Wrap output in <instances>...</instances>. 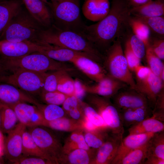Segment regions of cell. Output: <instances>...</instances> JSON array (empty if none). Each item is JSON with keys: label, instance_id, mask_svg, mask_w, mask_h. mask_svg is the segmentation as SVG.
Masks as SVG:
<instances>
[{"label": "cell", "instance_id": "1", "mask_svg": "<svg viewBox=\"0 0 164 164\" xmlns=\"http://www.w3.org/2000/svg\"><path fill=\"white\" fill-rule=\"evenodd\" d=\"M132 7L128 0H112L107 15L96 23L85 25L81 34L103 54L115 41L130 33Z\"/></svg>", "mask_w": 164, "mask_h": 164}, {"label": "cell", "instance_id": "2", "mask_svg": "<svg viewBox=\"0 0 164 164\" xmlns=\"http://www.w3.org/2000/svg\"><path fill=\"white\" fill-rule=\"evenodd\" d=\"M38 40L72 50L86 53L102 64L104 56L81 34L61 29L52 24L39 32Z\"/></svg>", "mask_w": 164, "mask_h": 164}, {"label": "cell", "instance_id": "3", "mask_svg": "<svg viewBox=\"0 0 164 164\" xmlns=\"http://www.w3.org/2000/svg\"><path fill=\"white\" fill-rule=\"evenodd\" d=\"M42 26L22 8L13 17L1 36L0 40L20 42L37 39Z\"/></svg>", "mask_w": 164, "mask_h": 164}, {"label": "cell", "instance_id": "4", "mask_svg": "<svg viewBox=\"0 0 164 164\" xmlns=\"http://www.w3.org/2000/svg\"><path fill=\"white\" fill-rule=\"evenodd\" d=\"M5 70H23L40 73L64 69L70 70L64 63L56 61L39 52L14 58L2 57L0 60Z\"/></svg>", "mask_w": 164, "mask_h": 164}, {"label": "cell", "instance_id": "5", "mask_svg": "<svg viewBox=\"0 0 164 164\" xmlns=\"http://www.w3.org/2000/svg\"><path fill=\"white\" fill-rule=\"evenodd\" d=\"M121 40L115 41L104 53L103 66L107 75L135 89L136 82L125 56Z\"/></svg>", "mask_w": 164, "mask_h": 164}, {"label": "cell", "instance_id": "6", "mask_svg": "<svg viewBox=\"0 0 164 164\" xmlns=\"http://www.w3.org/2000/svg\"><path fill=\"white\" fill-rule=\"evenodd\" d=\"M80 0H60L53 4L50 3L53 24L61 29L81 34L85 25L81 17Z\"/></svg>", "mask_w": 164, "mask_h": 164}, {"label": "cell", "instance_id": "7", "mask_svg": "<svg viewBox=\"0 0 164 164\" xmlns=\"http://www.w3.org/2000/svg\"><path fill=\"white\" fill-rule=\"evenodd\" d=\"M89 94L87 97V103L101 117L111 133L123 135L124 127L119 111L110 98Z\"/></svg>", "mask_w": 164, "mask_h": 164}, {"label": "cell", "instance_id": "8", "mask_svg": "<svg viewBox=\"0 0 164 164\" xmlns=\"http://www.w3.org/2000/svg\"><path fill=\"white\" fill-rule=\"evenodd\" d=\"M9 75H0V81L12 85L32 94L41 93L46 73L23 70L12 71Z\"/></svg>", "mask_w": 164, "mask_h": 164}, {"label": "cell", "instance_id": "9", "mask_svg": "<svg viewBox=\"0 0 164 164\" xmlns=\"http://www.w3.org/2000/svg\"><path fill=\"white\" fill-rule=\"evenodd\" d=\"M29 128L28 131L38 147L53 164H59L63 149L60 141L42 126Z\"/></svg>", "mask_w": 164, "mask_h": 164}, {"label": "cell", "instance_id": "10", "mask_svg": "<svg viewBox=\"0 0 164 164\" xmlns=\"http://www.w3.org/2000/svg\"><path fill=\"white\" fill-rule=\"evenodd\" d=\"M125 88L119 90L111 98L118 111L144 107L152 108L148 100L143 94L135 89L129 87V89L126 90Z\"/></svg>", "mask_w": 164, "mask_h": 164}, {"label": "cell", "instance_id": "11", "mask_svg": "<svg viewBox=\"0 0 164 164\" xmlns=\"http://www.w3.org/2000/svg\"><path fill=\"white\" fill-rule=\"evenodd\" d=\"M26 126L19 122L8 133L4 144V152L6 158L12 163L22 155V136Z\"/></svg>", "mask_w": 164, "mask_h": 164}, {"label": "cell", "instance_id": "12", "mask_svg": "<svg viewBox=\"0 0 164 164\" xmlns=\"http://www.w3.org/2000/svg\"><path fill=\"white\" fill-rule=\"evenodd\" d=\"M6 104L13 110L19 122L26 127L41 125L44 120L41 111L35 105L23 102Z\"/></svg>", "mask_w": 164, "mask_h": 164}, {"label": "cell", "instance_id": "13", "mask_svg": "<svg viewBox=\"0 0 164 164\" xmlns=\"http://www.w3.org/2000/svg\"><path fill=\"white\" fill-rule=\"evenodd\" d=\"M35 41L38 45V52L57 61L63 63H71L76 57L81 55L89 56L95 60H97L94 57L86 53L72 50L38 39Z\"/></svg>", "mask_w": 164, "mask_h": 164}, {"label": "cell", "instance_id": "14", "mask_svg": "<svg viewBox=\"0 0 164 164\" xmlns=\"http://www.w3.org/2000/svg\"><path fill=\"white\" fill-rule=\"evenodd\" d=\"M123 136L111 133L104 142L96 149L91 164H111L116 155Z\"/></svg>", "mask_w": 164, "mask_h": 164}, {"label": "cell", "instance_id": "15", "mask_svg": "<svg viewBox=\"0 0 164 164\" xmlns=\"http://www.w3.org/2000/svg\"><path fill=\"white\" fill-rule=\"evenodd\" d=\"M38 51V45L35 41L13 42L0 40V55L3 57L17 58Z\"/></svg>", "mask_w": 164, "mask_h": 164}, {"label": "cell", "instance_id": "16", "mask_svg": "<svg viewBox=\"0 0 164 164\" xmlns=\"http://www.w3.org/2000/svg\"><path fill=\"white\" fill-rule=\"evenodd\" d=\"M71 63L96 83L107 75L103 65L95 61L90 56H80L74 59Z\"/></svg>", "mask_w": 164, "mask_h": 164}, {"label": "cell", "instance_id": "17", "mask_svg": "<svg viewBox=\"0 0 164 164\" xmlns=\"http://www.w3.org/2000/svg\"><path fill=\"white\" fill-rule=\"evenodd\" d=\"M94 84H85L87 93L111 98L118 91L128 87L124 83L108 75Z\"/></svg>", "mask_w": 164, "mask_h": 164}, {"label": "cell", "instance_id": "18", "mask_svg": "<svg viewBox=\"0 0 164 164\" xmlns=\"http://www.w3.org/2000/svg\"><path fill=\"white\" fill-rule=\"evenodd\" d=\"M155 133L129 135L122 138L116 155L111 164H118L130 152L148 142Z\"/></svg>", "mask_w": 164, "mask_h": 164}, {"label": "cell", "instance_id": "19", "mask_svg": "<svg viewBox=\"0 0 164 164\" xmlns=\"http://www.w3.org/2000/svg\"><path fill=\"white\" fill-rule=\"evenodd\" d=\"M164 83L151 72L146 79L136 83L135 90L147 98L153 109L158 96L164 90Z\"/></svg>", "mask_w": 164, "mask_h": 164}, {"label": "cell", "instance_id": "20", "mask_svg": "<svg viewBox=\"0 0 164 164\" xmlns=\"http://www.w3.org/2000/svg\"><path fill=\"white\" fill-rule=\"evenodd\" d=\"M27 11L42 27H50L53 21L51 12L42 0H21Z\"/></svg>", "mask_w": 164, "mask_h": 164}, {"label": "cell", "instance_id": "21", "mask_svg": "<svg viewBox=\"0 0 164 164\" xmlns=\"http://www.w3.org/2000/svg\"><path fill=\"white\" fill-rule=\"evenodd\" d=\"M0 101L6 104L29 103L38 107L37 101L23 93L16 87L9 84H0Z\"/></svg>", "mask_w": 164, "mask_h": 164}, {"label": "cell", "instance_id": "22", "mask_svg": "<svg viewBox=\"0 0 164 164\" xmlns=\"http://www.w3.org/2000/svg\"><path fill=\"white\" fill-rule=\"evenodd\" d=\"M110 8L109 0H85L82 5V10L87 19L97 22L107 15Z\"/></svg>", "mask_w": 164, "mask_h": 164}, {"label": "cell", "instance_id": "23", "mask_svg": "<svg viewBox=\"0 0 164 164\" xmlns=\"http://www.w3.org/2000/svg\"><path fill=\"white\" fill-rule=\"evenodd\" d=\"M152 108L144 107L118 111L123 127H130L152 115Z\"/></svg>", "mask_w": 164, "mask_h": 164}, {"label": "cell", "instance_id": "24", "mask_svg": "<svg viewBox=\"0 0 164 164\" xmlns=\"http://www.w3.org/2000/svg\"><path fill=\"white\" fill-rule=\"evenodd\" d=\"M22 3L21 0H0V36Z\"/></svg>", "mask_w": 164, "mask_h": 164}, {"label": "cell", "instance_id": "25", "mask_svg": "<svg viewBox=\"0 0 164 164\" xmlns=\"http://www.w3.org/2000/svg\"><path fill=\"white\" fill-rule=\"evenodd\" d=\"M130 12L132 15L136 17L163 16L164 0H152L139 6L132 7Z\"/></svg>", "mask_w": 164, "mask_h": 164}, {"label": "cell", "instance_id": "26", "mask_svg": "<svg viewBox=\"0 0 164 164\" xmlns=\"http://www.w3.org/2000/svg\"><path fill=\"white\" fill-rule=\"evenodd\" d=\"M97 149L90 150L77 149L67 154H62L59 164H91Z\"/></svg>", "mask_w": 164, "mask_h": 164}, {"label": "cell", "instance_id": "27", "mask_svg": "<svg viewBox=\"0 0 164 164\" xmlns=\"http://www.w3.org/2000/svg\"><path fill=\"white\" fill-rule=\"evenodd\" d=\"M164 130V122L152 116L130 127L128 131L129 135H132L148 132L155 133Z\"/></svg>", "mask_w": 164, "mask_h": 164}, {"label": "cell", "instance_id": "28", "mask_svg": "<svg viewBox=\"0 0 164 164\" xmlns=\"http://www.w3.org/2000/svg\"><path fill=\"white\" fill-rule=\"evenodd\" d=\"M40 126L61 131L72 132L78 130H83L79 121L64 116L51 121L44 120Z\"/></svg>", "mask_w": 164, "mask_h": 164}, {"label": "cell", "instance_id": "29", "mask_svg": "<svg viewBox=\"0 0 164 164\" xmlns=\"http://www.w3.org/2000/svg\"><path fill=\"white\" fill-rule=\"evenodd\" d=\"M84 131L78 130L72 132L67 138L63 146L62 154L68 153L77 149L91 150L86 143L84 135Z\"/></svg>", "mask_w": 164, "mask_h": 164}, {"label": "cell", "instance_id": "30", "mask_svg": "<svg viewBox=\"0 0 164 164\" xmlns=\"http://www.w3.org/2000/svg\"><path fill=\"white\" fill-rule=\"evenodd\" d=\"M0 111L1 117V130L5 133H8L15 128L18 120L13 110L2 102Z\"/></svg>", "mask_w": 164, "mask_h": 164}, {"label": "cell", "instance_id": "31", "mask_svg": "<svg viewBox=\"0 0 164 164\" xmlns=\"http://www.w3.org/2000/svg\"><path fill=\"white\" fill-rule=\"evenodd\" d=\"M22 153V155L24 156L40 157L50 161L53 163L37 145L29 132L26 129L23 134Z\"/></svg>", "mask_w": 164, "mask_h": 164}, {"label": "cell", "instance_id": "32", "mask_svg": "<svg viewBox=\"0 0 164 164\" xmlns=\"http://www.w3.org/2000/svg\"><path fill=\"white\" fill-rule=\"evenodd\" d=\"M149 140L130 152L118 164H144L148 153Z\"/></svg>", "mask_w": 164, "mask_h": 164}, {"label": "cell", "instance_id": "33", "mask_svg": "<svg viewBox=\"0 0 164 164\" xmlns=\"http://www.w3.org/2000/svg\"><path fill=\"white\" fill-rule=\"evenodd\" d=\"M134 17L142 22L148 27L151 32V36L164 39V16Z\"/></svg>", "mask_w": 164, "mask_h": 164}, {"label": "cell", "instance_id": "34", "mask_svg": "<svg viewBox=\"0 0 164 164\" xmlns=\"http://www.w3.org/2000/svg\"><path fill=\"white\" fill-rule=\"evenodd\" d=\"M107 129H99L92 131H84L85 142L90 148L97 149L106 141L109 135Z\"/></svg>", "mask_w": 164, "mask_h": 164}, {"label": "cell", "instance_id": "35", "mask_svg": "<svg viewBox=\"0 0 164 164\" xmlns=\"http://www.w3.org/2000/svg\"><path fill=\"white\" fill-rule=\"evenodd\" d=\"M129 24L132 33L143 41L147 47L151 36L148 27L142 22L132 15L129 20Z\"/></svg>", "mask_w": 164, "mask_h": 164}, {"label": "cell", "instance_id": "36", "mask_svg": "<svg viewBox=\"0 0 164 164\" xmlns=\"http://www.w3.org/2000/svg\"><path fill=\"white\" fill-rule=\"evenodd\" d=\"M148 155L164 159V131L155 133L149 140Z\"/></svg>", "mask_w": 164, "mask_h": 164}, {"label": "cell", "instance_id": "37", "mask_svg": "<svg viewBox=\"0 0 164 164\" xmlns=\"http://www.w3.org/2000/svg\"><path fill=\"white\" fill-rule=\"evenodd\" d=\"M79 102L84 114L91 122L98 127L109 129L102 118L93 107L83 101Z\"/></svg>", "mask_w": 164, "mask_h": 164}, {"label": "cell", "instance_id": "38", "mask_svg": "<svg viewBox=\"0 0 164 164\" xmlns=\"http://www.w3.org/2000/svg\"><path fill=\"white\" fill-rule=\"evenodd\" d=\"M145 57L148 67L151 72L160 77L162 72L164 70V65L162 60L154 53L152 49L149 46L146 47Z\"/></svg>", "mask_w": 164, "mask_h": 164}, {"label": "cell", "instance_id": "39", "mask_svg": "<svg viewBox=\"0 0 164 164\" xmlns=\"http://www.w3.org/2000/svg\"><path fill=\"white\" fill-rule=\"evenodd\" d=\"M68 70L64 69L46 73L42 91H51L57 90L59 82L62 75Z\"/></svg>", "mask_w": 164, "mask_h": 164}, {"label": "cell", "instance_id": "40", "mask_svg": "<svg viewBox=\"0 0 164 164\" xmlns=\"http://www.w3.org/2000/svg\"><path fill=\"white\" fill-rule=\"evenodd\" d=\"M38 108L41 111L44 120L51 121L64 117L65 112L59 105L52 104H41Z\"/></svg>", "mask_w": 164, "mask_h": 164}, {"label": "cell", "instance_id": "41", "mask_svg": "<svg viewBox=\"0 0 164 164\" xmlns=\"http://www.w3.org/2000/svg\"><path fill=\"white\" fill-rule=\"evenodd\" d=\"M127 40L135 54L142 60L145 57L146 47L143 41L133 33L129 34Z\"/></svg>", "mask_w": 164, "mask_h": 164}, {"label": "cell", "instance_id": "42", "mask_svg": "<svg viewBox=\"0 0 164 164\" xmlns=\"http://www.w3.org/2000/svg\"><path fill=\"white\" fill-rule=\"evenodd\" d=\"M40 94L42 100L47 104L59 106L62 105L68 96L57 90L51 91H42Z\"/></svg>", "mask_w": 164, "mask_h": 164}, {"label": "cell", "instance_id": "43", "mask_svg": "<svg viewBox=\"0 0 164 164\" xmlns=\"http://www.w3.org/2000/svg\"><path fill=\"white\" fill-rule=\"evenodd\" d=\"M74 80L66 72L61 77L58 83L57 90L68 95H74Z\"/></svg>", "mask_w": 164, "mask_h": 164}, {"label": "cell", "instance_id": "44", "mask_svg": "<svg viewBox=\"0 0 164 164\" xmlns=\"http://www.w3.org/2000/svg\"><path fill=\"white\" fill-rule=\"evenodd\" d=\"M124 52L129 69L131 71L134 72L135 68L141 64V60L133 53L127 40L125 43Z\"/></svg>", "mask_w": 164, "mask_h": 164}, {"label": "cell", "instance_id": "45", "mask_svg": "<svg viewBox=\"0 0 164 164\" xmlns=\"http://www.w3.org/2000/svg\"><path fill=\"white\" fill-rule=\"evenodd\" d=\"M164 92L163 90L158 96L152 110V116L164 121Z\"/></svg>", "mask_w": 164, "mask_h": 164}, {"label": "cell", "instance_id": "46", "mask_svg": "<svg viewBox=\"0 0 164 164\" xmlns=\"http://www.w3.org/2000/svg\"><path fill=\"white\" fill-rule=\"evenodd\" d=\"M148 46L158 57L164 60V39L151 36Z\"/></svg>", "mask_w": 164, "mask_h": 164}, {"label": "cell", "instance_id": "47", "mask_svg": "<svg viewBox=\"0 0 164 164\" xmlns=\"http://www.w3.org/2000/svg\"><path fill=\"white\" fill-rule=\"evenodd\" d=\"M14 164H52L53 163L44 158L35 156L22 155L14 161Z\"/></svg>", "mask_w": 164, "mask_h": 164}, {"label": "cell", "instance_id": "48", "mask_svg": "<svg viewBox=\"0 0 164 164\" xmlns=\"http://www.w3.org/2000/svg\"><path fill=\"white\" fill-rule=\"evenodd\" d=\"M74 95L79 102L83 101L87 93L85 88V84L79 80L76 79L74 80Z\"/></svg>", "mask_w": 164, "mask_h": 164}, {"label": "cell", "instance_id": "49", "mask_svg": "<svg viewBox=\"0 0 164 164\" xmlns=\"http://www.w3.org/2000/svg\"><path fill=\"white\" fill-rule=\"evenodd\" d=\"M134 72H135L136 78V83L146 79L148 77L151 71L148 67L140 64L135 68Z\"/></svg>", "mask_w": 164, "mask_h": 164}, {"label": "cell", "instance_id": "50", "mask_svg": "<svg viewBox=\"0 0 164 164\" xmlns=\"http://www.w3.org/2000/svg\"><path fill=\"white\" fill-rule=\"evenodd\" d=\"M79 102L74 95L68 96L62 104V108L67 113L71 109L78 106Z\"/></svg>", "mask_w": 164, "mask_h": 164}, {"label": "cell", "instance_id": "51", "mask_svg": "<svg viewBox=\"0 0 164 164\" xmlns=\"http://www.w3.org/2000/svg\"><path fill=\"white\" fill-rule=\"evenodd\" d=\"M79 121L84 131L90 132L99 129H103L96 126L91 122L84 115L83 118Z\"/></svg>", "mask_w": 164, "mask_h": 164}, {"label": "cell", "instance_id": "52", "mask_svg": "<svg viewBox=\"0 0 164 164\" xmlns=\"http://www.w3.org/2000/svg\"><path fill=\"white\" fill-rule=\"evenodd\" d=\"M164 159L151 155H148L144 164H164Z\"/></svg>", "mask_w": 164, "mask_h": 164}, {"label": "cell", "instance_id": "53", "mask_svg": "<svg viewBox=\"0 0 164 164\" xmlns=\"http://www.w3.org/2000/svg\"><path fill=\"white\" fill-rule=\"evenodd\" d=\"M132 7H136L145 4L152 0H128Z\"/></svg>", "mask_w": 164, "mask_h": 164}, {"label": "cell", "instance_id": "54", "mask_svg": "<svg viewBox=\"0 0 164 164\" xmlns=\"http://www.w3.org/2000/svg\"><path fill=\"white\" fill-rule=\"evenodd\" d=\"M5 70L0 63V75H3Z\"/></svg>", "mask_w": 164, "mask_h": 164}, {"label": "cell", "instance_id": "55", "mask_svg": "<svg viewBox=\"0 0 164 164\" xmlns=\"http://www.w3.org/2000/svg\"><path fill=\"white\" fill-rule=\"evenodd\" d=\"M51 1V4H53L59 2L60 0H50Z\"/></svg>", "mask_w": 164, "mask_h": 164}, {"label": "cell", "instance_id": "56", "mask_svg": "<svg viewBox=\"0 0 164 164\" xmlns=\"http://www.w3.org/2000/svg\"><path fill=\"white\" fill-rule=\"evenodd\" d=\"M46 4L48 5L49 6L50 4V3L48 1V0H42Z\"/></svg>", "mask_w": 164, "mask_h": 164}, {"label": "cell", "instance_id": "57", "mask_svg": "<svg viewBox=\"0 0 164 164\" xmlns=\"http://www.w3.org/2000/svg\"><path fill=\"white\" fill-rule=\"evenodd\" d=\"M4 163V162L1 156H0V164H3Z\"/></svg>", "mask_w": 164, "mask_h": 164}, {"label": "cell", "instance_id": "58", "mask_svg": "<svg viewBox=\"0 0 164 164\" xmlns=\"http://www.w3.org/2000/svg\"><path fill=\"white\" fill-rule=\"evenodd\" d=\"M1 114L0 111V130H1Z\"/></svg>", "mask_w": 164, "mask_h": 164}, {"label": "cell", "instance_id": "59", "mask_svg": "<svg viewBox=\"0 0 164 164\" xmlns=\"http://www.w3.org/2000/svg\"><path fill=\"white\" fill-rule=\"evenodd\" d=\"M1 101H0V105L1 104Z\"/></svg>", "mask_w": 164, "mask_h": 164}]
</instances>
